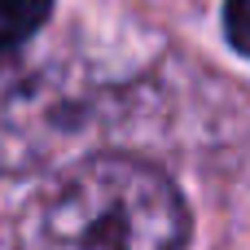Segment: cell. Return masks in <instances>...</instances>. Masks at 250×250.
Here are the masks:
<instances>
[{"instance_id": "1", "label": "cell", "mask_w": 250, "mask_h": 250, "mask_svg": "<svg viewBox=\"0 0 250 250\" xmlns=\"http://www.w3.org/2000/svg\"><path fill=\"white\" fill-rule=\"evenodd\" d=\"M180 189L127 154H92L44 180L18 215V250H185Z\"/></svg>"}, {"instance_id": "2", "label": "cell", "mask_w": 250, "mask_h": 250, "mask_svg": "<svg viewBox=\"0 0 250 250\" xmlns=\"http://www.w3.org/2000/svg\"><path fill=\"white\" fill-rule=\"evenodd\" d=\"M53 13V0H0V48L31 40Z\"/></svg>"}, {"instance_id": "3", "label": "cell", "mask_w": 250, "mask_h": 250, "mask_svg": "<svg viewBox=\"0 0 250 250\" xmlns=\"http://www.w3.org/2000/svg\"><path fill=\"white\" fill-rule=\"evenodd\" d=\"M224 35L237 53L250 57V0H224Z\"/></svg>"}]
</instances>
